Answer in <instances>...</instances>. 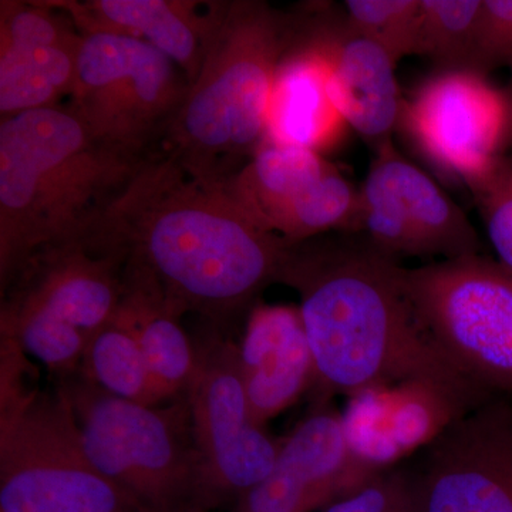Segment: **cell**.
Segmentation results:
<instances>
[{"instance_id":"12","label":"cell","mask_w":512,"mask_h":512,"mask_svg":"<svg viewBox=\"0 0 512 512\" xmlns=\"http://www.w3.org/2000/svg\"><path fill=\"white\" fill-rule=\"evenodd\" d=\"M420 512H512V400L494 397L426 448Z\"/></svg>"},{"instance_id":"9","label":"cell","mask_w":512,"mask_h":512,"mask_svg":"<svg viewBox=\"0 0 512 512\" xmlns=\"http://www.w3.org/2000/svg\"><path fill=\"white\" fill-rule=\"evenodd\" d=\"M184 396L212 507L218 510L271 474L284 440L252 421L238 346L222 338L220 329L195 346L194 373Z\"/></svg>"},{"instance_id":"10","label":"cell","mask_w":512,"mask_h":512,"mask_svg":"<svg viewBox=\"0 0 512 512\" xmlns=\"http://www.w3.org/2000/svg\"><path fill=\"white\" fill-rule=\"evenodd\" d=\"M225 185L256 224L288 244L355 232L359 190L318 151L264 141Z\"/></svg>"},{"instance_id":"6","label":"cell","mask_w":512,"mask_h":512,"mask_svg":"<svg viewBox=\"0 0 512 512\" xmlns=\"http://www.w3.org/2000/svg\"><path fill=\"white\" fill-rule=\"evenodd\" d=\"M62 380L94 466L141 512L215 511L185 396L170 407L144 406L80 373Z\"/></svg>"},{"instance_id":"23","label":"cell","mask_w":512,"mask_h":512,"mask_svg":"<svg viewBox=\"0 0 512 512\" xmlns=\"http://www.w3.org/2000/svg\"><path fill=\"white\" fill-rule=\"evenodd\" d=\"M0 336L13 340L25 355L36 357L66 379L80 373L89 339L72 323L36 306L2 301Z\"/></svg>"},{"instance_id":"2","label":"cell","mask_w":512,"mask_h":512,"mask_svg":"<svg viewBox=\"0 0 512 512\" xmlns=\"http://www.w3.org/2000/svg\"><path fill=\"white\" fill-rule=\"evenodd\" d=\"M278 284L301 299L315 404L409 380L444 387L471 409L494 399L444 355L414 311L403 266L370 242L316 237L289 244Z\"/></svg>"},{"instance_id":"27","label":"cell","mask_w":512,"mask_h":512,"mask_svg":"<svg viewBox=\"0 0 512 512\" xmlns=\"http://www.w3.org/2000/svg\"><path fill=\"white\" fill-rule=\"evenodd\" d=\"M320 512H420L417 474L397 468L384 471Z\"/></svg>"},{"instance_id":"3","label":"cell","mask_w":512,"mask_h":512,"mask_svg":"<svg viewBox=\"0 0 512 512\" xmlns=\"http://www.w3.org/2000/svg\"><path fill=\"white\" fill-rule=\"evenodd\" d=\"M146 160L104 143L70 106L0 121V289L37 252L100 242Z\"/></svg>"},{"instance_id":"16","label":"cell","mask_w":512,"mask_h":512,"mask_svg":"<svg viewBox=\"0 0 512 512\" xmlns=\"http://www.w3.org/2000/svg\"><path fill=\"white\" fill-rule=\"evenodd\" d=\"M370 478L350 457L340 413L315 404L282 443L274 470L238 498L234 512L322 510Z\"/></svg>"},{"instance_id":"26","label":"cell","mask_w":512,"mask_h":512,"mask_svg":"<svg viewBox=\"0 0 512 512\" xmlns=\"http://www.w3.org/2000/svg\"><path fill=\"white\" fill-rule=\"evenodd\" d=\"M343 5L350 28L382 47L394 66L414 55L421 0H348Z\"/></svg>"},{"instance_id":"31","label":"cell","mask_w":512,"mask_h":512,"mask_svg":"<svg viewBox=\"0 0 512 512\" xmlns=\"http://www.w3.org/2000/svg\"><path fill=\"white\" fill-rule=\"evenodd\" d=\"M505 97H507L508 109H510V121H511L512 120V87H511V92L505 93Z\"/></svg>"},{"instance_id":"29","label":"cell","mask_w":512,"mask_h":512,"mask_svg":"<svg viewBox=\"0 0 512 512\" xmlns=\"http://www.w3.org/2000/svg\"><path fill=\"white\" fill-rule=\"evenodd\" d=\"M500 67L512 72V0H483L473 72Z\"/></svg>"},{"instance_id":"28","label":"cell","mask_w":512,"mask_h":512,"mask_svg":"<svg viewBox=\"0 0 512 512\" xmlns=\"http://www.w3.org/2000/svg\"><path fill=\"white\" fill-rule=\"evenodd\" d=\"M497 261L512 274V167L500 160L473 188Z\"/></svg>"},{"instance_id":"15","label":"cell","mask_w":512,"mask_h":512,"mask_svg":"<svg viewBox=\"0 0 512 512\" xmlns=\"http://www.w3.org/2000/svg\"><path fill=\"white\" fill-rule=\"evenodd\" d=\"M126 262L127 251L104 242L45 249L0 289L2 301L45 309L90 342L119 311Z\"/></svg>"},{"instance_id":"20","label":"cell","mask_w":512,"mask_h":512,"mask_svg":"<svg viewBox=\"0 0 512 512\" xmlns=\"http://www.w3.org/2000/svg\"><path fill=\"white\" fill-rule=\"evenodd\" d=\"M117 318L136 336L148 369L165 400L184 396L195 367V346L180 325L181 315L146 269L127 259Z\"/></svg>"},{"instance_id":"17","label":"cell","mask_w":512,"mask_h":512,"mask_svg":"<svg viewBox=\"0 0 512 512\" xmlns=\"http://www.w3.org/2000/svg\"><path fill=\"white\" fill-rule=\"evenodd\" d=\"M238 350L249 414L256 426L265 427L315 383V363L299 308L255 305Z\"/></svg>"},{"instance_id":"22","label":"cell","mask_w":512,"mask_h":512,"mask_svg":"<svg viewBox=\"0 0 512 512\" xmlns=\"http://www.w3.org/2000/svg\"><path fill=\"white\" fill-rule=\"evenodd\" d=\"M80 375L128 402L144 406L167 402L148 369L136 336L116 315L90 340Z\"/></svg>"},{"instance_id":"11","label":"cell","mask_w":512,"mask_h":512,"mask_svg":"<svg viewBox=\"0 0 512 512\" xmlns=\"http://www.w3.org/2000/svg\"><path fill=\"white\" fill-rule=\"evenodd\" d=\"M359 190L356 231L389 256L478 255L480 239L464 211L404 158L393 141L375 151Z\"/></svg>"},{"instance_id":"14","label":"cell","mask_w":512,"mask_h":512,"mask_svg":"<svg viewBox=\"0 0 512 512\" xmlns=\"http://www.w3.org/2000/svg\"><path fill=\"white\" fill-rule=\"evenodd\" d=\"M293 45L316 53L328 67L329 90L345 123L373 150L392 141L403 101L386 52L350 28L345 13L326 6L291 16Z\"/></svg>"},{"instance_id":"24","label":"cell","mask_w":512,"mask_h":512,"mask_svg":"<svg viewBox=\"0 0 512 512\" xmlns=\"http://www.w3.org/2000/svg\"><path fill=\"white\" fill-rule=\"evenodd\" d=\"M483 0H421L414 55L440 72H473Z\"/></svg>"},{"instance_id":"7","label":"cell","mask_w":512,"mask_h":512,"mask_svg":"<svg viewBox=\"0 0 512 512\" xmlns=\"http://www.w3.org/2000/svg\"><path fill=\"white\" fill-rule=\"evenodd\" d=\"M421 325L467 379L512 400V274L471 255L403 268Z\"/></svg>"},{"instance_id":"25","label":"cell","mask_w":512,"mask_h":512,"mask_svg":"<svg viewBox=\"0 0 512 512\" xmlns=\"http://www.w3.org/2000/svg\"><path fill=\"white\" fill-rule=\"evenodd\" d=\"M392 386L382 384L352 394L340 413L350 457L369 477L392 470L403 460L393 440Z\"/></svg>"},{"instance_id":"21","label":"cell","mask_w":512,"mask_h":512,"mask_svg":"<svg viewBox=\"0 0 512 512\" xmlns=\"http://www.w3.org/2000/svg\"><path fill=\"white\" fill-rule=\"evenodd\" d=\"M82 42L0 47V117L60 104L72 96Z\"/></svg>"},{"instance_id":"30","label":"cell","mask_w":512,"mask_h":512,"mask_svg":"<svg viewBox=\"0 0 512 512\" xmlns=\"http://www.w3.org/2000/svg\"><path fill=\"white\" fill-rule=\"evenodd\" d=\"M170 512H212V511L202 510V508H197V507H191V508H184V510L170 511Z\"/></svg>"},{"instance_id":"4","label":"cell","mask_w":512,"mask_h":512,"mask_svg":"<svg viewBox=\"0 0 512 512\" xmlns=\"http://www.w3.org/2000/svg\"><path fill=\"white\" fill-rule=\"evenodd\" d=\"M212 29L200 73L188 87L160 148L191 173L225 183L266 138L291 16L261 0L211 2Z\"/></svg>"},{"instance_id":"18","label":"cell","mask_w":512,"mask_h":512,"mask_svg":"<svg viewBox=\"0 0 512 512\" xmlns=\"http://www.w3.org/2000/svg\"><path fill=\"white\" fill-rule=\"evenodd\" d=\"M82 35L110 33L143 40L173 60L190 84L197 79L212 29L211 2L191 0H52Z\"/></svg>"},{"instance_id":"1","label":"cell","mask_w":512,"mask_h":512,"mask_svg":"<svg viewBox=\"0 0 512 512\" xmlns=\"http://www.w3.org/2000/svg\"><path fill=\"white\" fill-rule=\"evenodd\" d=\"M101 238L126 249L181 316L198 313L218 329L278 282L289 247L256 224L225 183L191 173L163 150L147 157L111 207Z\"/></svg>"},{"instance_id":"8","label":"cell","mask_w":512,"mask_h":512,"mask_svg":"<svg viewBox=\"0 0 512 512\" xmlns=\"http://www.w3.org/2000/svg\"><path fill=\"white\" fill-rule=\"evenodd\" d=\"M185 74L133 37L83 35L70 109L104 143L137 157L160 148L187 96Z\"/></svg>"},{"instance_id":"13","label":"cell","mask_w":512,"mask_h":512,"mask_svg":"<svg viewBox=\"0 0 512 512\" xmlns=\"http://www.w3.org/2000/svg\"><path fill=\"white\" fill-rule=\"evenodd\" d=\"M402 121L420 150L473 188L497 164V148L510 121L505 94L481 74L440 72L403 104Z\"/></svg>"},{"instance_id":"5","label":"cell","mask_w":512,"mask_h":512,"mask_svg":"<svg viewBox=\"0 0 512 512\" xmlns=\"http://www.w3.org/2000/svg\"><path fill=\"white\" fill-rule=\"evenodd\" d=\"M23 360L2 357L0 512H141L94 466L63 390L26 389Z\"/></svg>"},{"instance_id":"19","label":"cell","mask_w":512,"mask_h":512,"mask_svg":"<svg viewBox=\"0 0 512 512\" xmlns=\"http://www.w3.org/2000/svg\"><path fill=\"white\" fill-rule=\"evenodd\" d=\"M345 124L330 94L328 67L291 42L276 72L265 141L319 153L336 143Z\"/></svg>"}]
</instances>
